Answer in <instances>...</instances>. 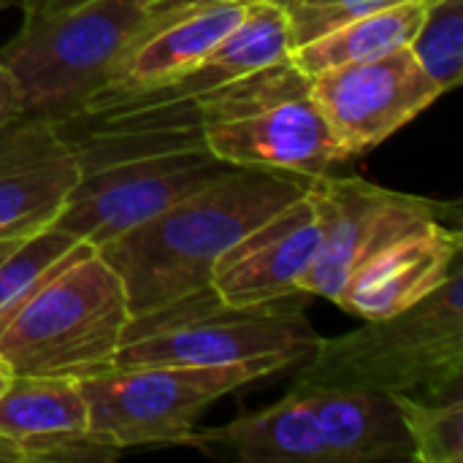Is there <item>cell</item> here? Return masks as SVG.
I'll use <instances>...</instances> for the list:
<instances>
[{"label": "cell", "instance_id": "ffe728a7", "mask_svg": "<svg viewBox=\"0 0 463 463\" xmlns=\"http://www.w3.org/2000/svg\"><path fill=\"white\" fill-rule=\"evenodd\" d=\"M76 247V236L46 225L0 252V328Z\"/></svg>", "mask_w": 463, "mask_h": 463}, {"label": "cell", "instance_id": "9c48e42d", "mask_svg": "<svg viewBox=\"0 0 463 463\" xmlns=\"http://www.w3.org/2000/svg\"><path fill=\"white\" fill-rule=\"evenodd\" d=\"M309 95L350 157H358L420 117L442 92L410 49L309 76Z\"/></svg>", "mask_w": 463, "mask_h": 463}, {"label": "cell", "instance_id": "5bb4252c", "mask_svg": "<svg viewBox=\"0 0 463 463\" xmlns=\"http://www.w3.org/2000/svg\"><path fill=\"white\" fill-rule=\"evenodd\" d=\"M317 418L334 463L412 461V442L393 393L293 385Z\"/></svg>", "mask_w": 463, "mask_h": 463}, {"label": "cell", "instance_id": "7a4b0ae2", "mask_svg": "<svg viewBox=\"0 0 463 463\" xmlns=\"http://www.w3.org/2000/svg\"><path fill=\"white\" fill-rule=\"evenodd\" d=\"M128 323L119 274L79 241L0 328V361L14 377L84 383L114 369Z\"/></svg>", "mask_w": 463, "mask_h": 463}, {"label": "cell", "instance_id": "603a6c76", "mask_svg": "<svg viewBox=\"0 0 463 463\" xmlns=\"http://www.w3.org/2000/svg\"><path fill=\"white\" fill-rule=\"evenodd\" d=\"M16 448L24 463H109L122 456L119 445L90 426L30 437Z\"/></svg>", "mask_w": 463, "mask_h": 463}, {"label": "cell", "instance_id": "3957f363", "mask_svg": "<svg viewBox=\"0 0 463 463\" xmlns=\"http://www.w3.org/2000/svg\"><path fill=\"white\" fill-rule=\"evenodd\" d=\"M461 266L426 298L391 317L317 342L296 385L366 388L426 399L461 396Z\"/></svg>", "mask_w": 463, "mask_h": 463}, {"label": "cell", "instance_id": "e0dca14e", "mask_svg": "<svg viewBox=\"0 0 463 463\" xmlns=\"http://www.w3.org/2000/svg\"><path fill=\"white\" fill-rule=\"evenodd\" d=\"M290 52L293 38L282 3L252 0L239 24L198 65L168 81H157V87L179 98H193L241 76L271 68L277 62H285Z\"/></svg>", "mask_w": 463, "mask_h": 463}, {"label": "cell", "instance_id": "7c38bea8", "mask_svg": "<svg viewBox=\"0 0 463 463\" xmlns=\"http://www.w3.org/2000/svg\"><path fill=\"white\" fill-rule=\"evenodd\" d=\"M79 163L54 119L22 114L0 130V244L54 222L79 182Z\"/></svg>", "mask_w": 463, "mask_h": 463}, {"label": "cell", "instance_id": "f1b7e54d", "mask_svg": "<svg viewBox=\"0 0 463 463\" xmlns=\"http://www.w3.org/2000/svg\"><path fill=\"white\" fill-rule=\"evenodd\" d=\"M11 380H14L11 369H8V366H5V364L0 361V393H3L5 388H8V383H11Z\"/></svg>", "mask_w": 463, "mask_h": 463}, {"label": "cell", "instance_id": "ac0fdd59", "mask_svg": "<svg viewBox=\"0 0 463 463\" xmlns=\"http://www.w3.org/2000/svg\"><path fill=\"white\" fill-rule=\"evenodd\" d=\"M423 14L426 0H399L374 8L309 43L296 46L290 52V62L309 79L328 68L380 60L410 46L415 30L423 22Z\"/></svg>", "mask_w": 463, "mask_h": 463}, {"label": "cell", "instance_id": "f546056e", "mask_svg": "<svg viewBox=\"0 0 463 463\" xmlns=\"http://www.w3.org/2000/svg\"><path fill=\"white\" fill-rule=\"evenodd\" d=\"M24 3H30V0H0V14L11 5H24Z\"/></svg>", "mask_w": 463, "mask_h": 463}, {"label": "cell", "instance_id": "8992f818", "mask_svg": "<svg viewBox=\"0 0 463 463\" xmlns=\"http://www.w3.org/2000/svg\"><path fill=\"white\" fill-rule=\"evenodd\" d=\"M290 364L255 358L225 366H125L81 385L87 426L122 450L187 445L198 418L217 399L271 377Z\"/></svg>", "mask_w": 463, "mask_h": 463}, {"label": "cell", "instance_id": "2e32d148", "mask_svg": "<svg viewBox=\"0 0 463 463\" xmlns=\"http://www.w3.org/2000/svg\"><path fill=\"white\" fill-rule=\"evenodd\" d=\"M187 445L244 463H334L317 418L298 391L271 407L244 412L228 426L195 429Z\"/></svg>", "mask_w": 463, "mask_h": 463}, {"label": "cell", "instance_id": "6da1fadb", "mask_svg": "<svg viewBox=\"0 0 463 463\" xmlns=\"http://www.w3.org/2000/svg\"><path fill=\"white\" fill-rule=\"evenodd\" d=\"M304 176L241 168L220 174L98 252L119 274L130 317L212 288L217 260L277 209L301 198Z\"/></svg>", "mask_w": 463, "mask_h": 463}, {"label": "cell", "instance_id": "44dd1931", "mask_svg": "<svg viewBox=\"0 0 463 463\" xmlns=\"http://www.w3.org/2000/svg\"><path fill=\"white\" fill-rule=\"evenodd\" d=\"M407 49L442 95L456 90L463 79V0H426Z\"/></svg>", "mask_w": 463, "mask_h": 463}, {"label": "cell", "instance_id": "d6986e66", "mask_svg": "<svg viewBox=\"0 0 463 463\" xmlns=\"http://www.w3.org/2000/svg\"><path fill=\"white\" fill-rule=\"evenodd\" d=\"M87 429V402L81 385L54 377H14L0 393V437L22 439Z\"/></svg>", "mask_w": 463, "mask_h": 463}, {"label": "cell", "instance_id": "484cf974", "mask_svg": "<svg viewBox=\"0 0 463 463\" xmlns=\"http://www.w3.org/2000/svg\"><path fill=\"white\" fill-rule=\"evenodd\" d=\"M201 3H212V0H149V11H152V33L163 24L165 16L176 14V11H184L190 5H201ZM244 3H252V0H244ZM282 3V0H277Z\"/></svg>", "mask_w": 463, "mask_h": 463}, {"label": "cell", "instance_id": "4dcf8cb0", "mask_svg": "<svg viewBox=\"0 0 463 463\" xmlns=\"http://www.w3.org/2000/svg\"><path fill=\"white\" fill-rule=\"evenodd\" d=\"M8 247H11V244H0V252H5Z\"/></svg>", "mask_w": 463, "mask_h": 463}, {"label": "cell", "instance_id": "277c9868", "mask_svg": "<svg viewBox=\"0 0 463 463\" xmlns=\"http://www.w3.org/2000/svg\"><path fill=\"white\" fill-rule=\"evenodd\" d=\"M293 298L233 307L212 288L155 312L130 317L114 369L125 366H225L255 358L307 361L320 334ZM312 298V296H309Z\"/></svg>", "mask_w": 463, "mask_h": 463}, {"label": "cell", "instance_id": "7402d4cb", "mask_svg": "<svg viewBox=\"0 0 463 463\" xmlns=\"http://www.w3.org/2000/svg\"><path fill=\"white\" fill-rule=\"evenodd\" d=\"M402 420L412 442L415 463L463 461V399L426 402L407 393H393Z\"/></svg>", "mask_w": 463, "mask_h": 463}, {"label": "cell", "instance_id": "cb8c5ba5", "mask_svg": "<svg viewBox=\"0 0 463 463\" xmlns=\"http://www.w3.org/2000/svg\"><path fill=\"white\" fill-rule=\"evenodd\" d=\"M391 3L399 0H282V8L288 14L290 38L296 49L353 22L361 14H369Z\"/></svg>", "mask_w": 463, "mask_h": 463}, {"label": "cell", "instance_id": "4316f807", "mask_svg": "<svg viewBox=\"0 0 463 463\" xmlns=\"http://www.w3.org/2000/svg\"><path fill=\"white\" fill-rule=\"evenodd\" d=\"M87 0H30L24 3V16H46V14H57V11H68L73 5H81Z\"/></svg>", "mask_w": 463, "mask_h": 463}, {"label": "cell", "instance_id": "4fadbf2b", "mask_svg": "<svg viewBox=\"0 0 463 463\" xmlns=\"http://www.w3.org/2000/svg\"><path fill=\"white\" fill-rule=\"evenodd\" d=\"M463 233L434 220L361 263L336 307L361 320H380L434 293L461 266Z\"/></svg>", "mask_w": 463, "mask_h": 463}, {"label": "cell", "instance_id": "9a60e30c", "mask_svg": "<svg viewBox=\"0 0 463 463\" xmlns=\"http://www.w3.org/2000/svg\"><path fill=\"white\" fill-rule=\"evenodd\" d=\"M247 5L244 0H212L165 16L125 54L100 90L146 87L190 71L239 24Z\"/></svg>", "mask_w": 463, "mask_h": 463}, {"label": "cell", "instance_id": "ba28073f", "mask_svg": "<svg viewBox=\"0 0 463 463\" xmlns=\"http://www.w3.org/2000/svg\"><path fill=\"white\" fill-rule=\"evenodd\" d=\"M320 220L323 244L301 279V293L339 301L353 271L391 241L442 220L445 203L377 187L364 179H334L328 174L307 184Z\"/></svg>", "mask_w": 463, "mask_h": 463}, {"label": "cell", "instance_id": "d4e9b609", "mask_svg": "<svg viewBox=\"0 0 463 463\" xmlns=\"http://www.w3.org/2000/svg\"><path fill=\"white\" fill-rule=\"evenodd\" d=\"M24 114V98L22 90L14 79V73L3 65L0 60V130L8 128L14 119H19Z\"/></svg>", "mask_w": 463, "mask_h": 463}, {"label": "cell", "instance_id": "5b68a950", "mask_svg": "<svg viewBox=\"0 0 463 463\" xmlns=\"http://www.w3.org/2000/svg\"><path fill=\"white\" fill-rule=\"evenodd\" d=\"M149 33V0H87L24 16L22 30L0 46V60L22 90L24 114L60 119L98 92Z\"/></svg>", "mask_w": 463, "mask_h": 463}, {"label": "cell", "instance_id": "52a82bcc", "mask_svg": "<svg viewBox=\"0 0 463 463\" xmlns=\"http://www.w3.org/2000/svg\"><path fill=\"white\" fill-rule=\"evenodd\" d=\"M231 168L206 146H195L87 171L52 225L100 250Z\"/></svg>", "mask_w": 463, "mask_h": 463}, {"label": "cell", "instance_id": "30bf717a", "mask_svg": "<svg viewBox=\"0 0 463 463\" xmlns=\"http://www.w3.org/2000/svg\"><path fill=\"white\" fill-rule=\"evenodd\" d=\"M203 144L231 165L285 171L304 179L323 176L336 163L350 160L309 90L209 125Z\"/></svg>", "mask_w": 463, "mask_h": 463}, {"label": "cell", "instance_id": "8fae6325", "mask_svg": "<svg viewBox=\"0 0 463 463\" xmlns=\"http://www.w3.org/2000/svg\"><path fill=\"white\" fill-rule=\"evenodd\" d=\"M320 244L323 220L309 190H304L301 198L277 209L269 220L239 239L217 260L209 285L220 301L233 307H258L307 296L301 293V279L312 269Z\"/></svg>", "mask_w": 463, "mask_h": 463}, {"label": "cell", "instance_id": "83f0119b", "mask_svg": "<svg viewBox=\"0 0 463 463\" xmlns=\"http://www.w3.org/2000/svg\"><path fill=\"white\" fill-rule=\"evenodd\" d=\"M0 463H24L19 448L11 439H3V437H0Z\"/></svg>", "mask_w": 463, "mask_h": 463}]
</instances>
